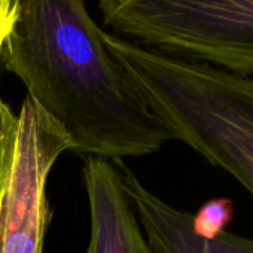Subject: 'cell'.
<instances>
[{
	"mask_svg": "<svg viewBox=\"0 0 253 253\" xmlns=\"http://www.w3.org/2000/svg\"><path fill=\"white\" fill-rule=\"evenodd\" d=\"M101 35L85 0H17L0 61L73 151L109 161L155 154L171 136Z\"/></svg>",
	"mask_w": 253,
	"mask_h": 253,
	"instance_id": "6da1fadb",
	"label": "cell"
},
{
	"mask_svg": "<svg viewBox=\"0 0 253 253\" xmlns=\"http://www.w3.org/2000/svg\"><path fill=\"white\" fill-rule=\"evenodd\" d=\"M103 42L169 130L253 197V76L103 32Z\"/></svg>",
	"mask_w": 253,
	"mask_h": 253,
	"instance_id": "7a4b0ae2",
	"label": "cell"
},
{
	"mask_svg": "<svg viewBox=\"0 0 253 253\" xmlns=\"http://www.w3.org/2000/svg\"><path fill=\"white\" fill-rule=\"evenodd\" d=\"M104 26L143 46L253 76V0H95Z\"/></svg>",
	"mask_w": 253,
	"mask_h": 253,
	"instance_id": "3957f363",
	"label": "cell"
},
{
	"mask_svg": "<svg viewBox=\"0 0 253 253\" xmlns=\"http://www.w3.org/2000/svg\"><path fill=\"white\" fill-rule=\"evenodd\" d=\"M73 151L67 134L29 97L18 113L15 152L0 197V253H42L49 219L46 183Z\"/></svg>",
	"mask_w": 253,
	"mask_h": 253,
	"instance_id": "277c9868",
	"label": "cell"
},
{
	"mask_svg": "<svg viewBox=\"0 0 253 253\" xmlns=\"http://www.w3.org/2000/svg\"><path fill=\"white\" fill-rule=\"evenodd\" d=\"M84 180L91 219L85 253H155L113 161L86 157Z\"/></svg>",
	"mask_w": 253,
	"mask_h": 253,
	"instance_id": "5b68a950",
	"label": "cell"
},
{
	"mask_svg": "<svg viewBox=\"0 0 253 253\" xmlns=\"http://www.w3.org/2000/svg\"><path fill=\"white\" fill-rule=\"evenodd\" d=\"M145 235L155 253H253V238L228 231L206 238L194 231L192 214L182 211L154 192L122 161H113Z\"/></svg>",
	"mask_w": 253,
	"mask_h": 253,
	"instance_id": "8992f818",
	"label": "cell"
},
{
	"mask_svg": "<svg viewBox=\"0 0 253 253\" xmlns=\"http://www.w3.org/2000/svg\"><path fill=\"white\" fill-rule=\"evenodd\" d=\"M234 217V203L229 198H213L201 206L192 216L194 231L206 238H211L226 231L225 228Z\"/></svg>",
	"mask_w": 253,
	"mask_h": 253,
	"instance_id": "52a82bcc",
	"label": "cell"
},
{
	"mask_svg": "<svg viewBox=\"0 0 253 253\" xmlns=\"http://www.w3.org/2000/svg\"><path fill=\"white\" fill-rule=\"evenodd\" d=\"M18 128V115L0 98V197L11 169V163L15 152Z\"/></svg>",
	"mask_w": 253,
	"mask_h": 253,
	"instance_id": "ba28073f",
	"label": "cell"
},
{
	"mask_svg": "<svg viewBox=\"0 0 253 253\" xmlns=\"http://www.w3.org/2000/svg\"><path fill=\"white\" fill-rule=\"evenodd\" d=\"M17 12V0H0V54Z\"/></svg>",
	"mask_w": 253,
	"mask_h": 253,
	"instance_id": "9c48e42d",
	"label": "cell"
}]
</instances>
